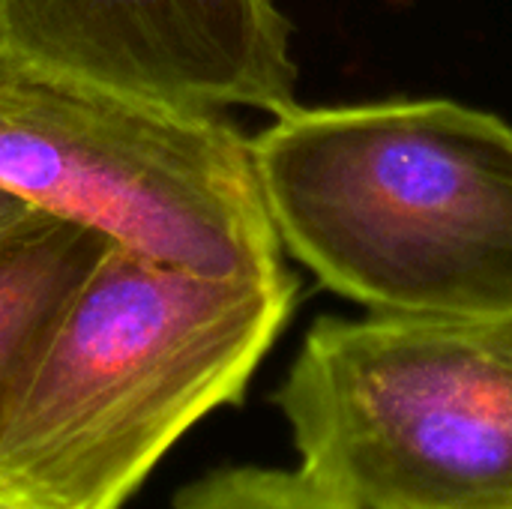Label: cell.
I'll list each match as a JSON object with an SVG mask.
<instances>
[{"mask_svg": "<svg viewBox=\"0 0 512 509\" xmlns=\"http://www.w3.org/2000/svg\"><path fill=\"white\" fill-rule=\"evenodd\" d=\"M282 240L375 315L512 321V126L447 99L291 108L252 138Z\"/></svg>", "mask_w": 512, "mask_h": 509, "instance_id": "6da1fadb", "label": "cell"}, {"mask_svg": "<svg viewBox=\"0 0 512 509\" xmlns=\"http://www.w3.org/2000/svg\"><path fill=\"white\" fill-rule=\"evenodd\" d=\"M36 207H30L27 201H21L18 195H12V192H6V189H0V231L3 228H9L12 222H18V219H24L27 213H33Z\"/></svg>", "mask_w": 512, "mask_h": 509, "instance_id": "ba28073f", "label": "cell"}, {"mask_svg": "<svg viewBox=\"0 0 512 509\" xmlns=\"http://www.w3.org/2000/svg\"><path fill=\"white\" fill-rule=\"evenodd\" d=\"M276 405L345 507L512 509V354L480 327L318 318Z\"/></svg>", "mask_w": 512, "mask_h": 509, "instance_id": "3957f363", "label": "cell"}, {"mask_svg": "<svg viewBox=\"0 0 512 509\" xmlns=\"http://www.w3.org/2000/svg\"><path fill=\"white\" fill-rule=\"evenodd\" d=\"M0 189L204 276H282L252 141L219 111L0 63Z\"/></svg>", "mask_w": 512, "mask_h": 509, "instance_id": "277c9868", "label": "cell"}, {"mask_svg": "<svg viewBox=\"0 0 512 509\" xmlns=\"http://www.w3.org/2000/svg\"><path fill=\"white\" fill-rule=\"evenodd\" d=\"M294 303L291 273L204 276L111 243L0 426V486L39 509H123L243 399Z\"/></svg>", "mask_w": 512, "mask_h": 509, "instance_id": "7a4b0ae2", "label": "cell"}, {"mask_svg": "<svg viewBox=\"0 0 512 509\" xmlns=\"http://www.w3.org/2000/svg\"><path fill=\"white\" fill-rule=\"evenodd\" d=\"M0 63L192 111L297 105L273 0H0Z\"/></svg>", "mask_w": 512, "mask_h": 509, "instance_id": "5b68a950", "label": "cell"}, {"mask_svg": "<svg viewBox=\"0 0 512 509\" xmlns=\"http://www.w3.org/2000/svg\"><path fill=\"white\" fill-rule=\"evenodd\" d=\"M0 509H39L36 504H30V501H24V498H18V495H12L9 489H3L0 486Z\"/></svg>", "mask_w": 512, "mask_h": 509, "instance_id": "30bf717a", "label": "cell"}, {"mask_svg": "<svg viewBox=\"0 0 512 509\" xmlns=\"http://www.w3.org/2000/svg\"><path fill=\"white\" fill-rule=\"evenodd\" d=\"M495 345H501L507 354H512V321H504V324H492V327H480Z\"/></svg>", "mask_w": 512, "mask_h": 509, "instance_id": "9c48e42d", "label": "cell"}, {"mask_svg": "<svg viewBox=\"0 0 512 509\" xmlns=\"http://www.w3.org/2000/svg\"><path fill=\"white\" fill-rule=\"evenodd\" d=\"M111 240L33 210L0 231V426Z\"/></svg>", "mask_w": 512, "mask_h": 509, "instance_id": "8992f818", "label": "cell"}, {"mask_svg": "<svg viewBox=\"0 0 512 509\" xmlns=\"http://www.w3.org/2000/svg\"><path fill=\"white\" fill-rule=\"evenodd\" d=\"M171 509H351L297 468H222L186 486Z\"/></svg>", "mask_w": 512, "mask_h": 509, "instance_id": "52a82bcc", "label": "cell"}]
</instances>
